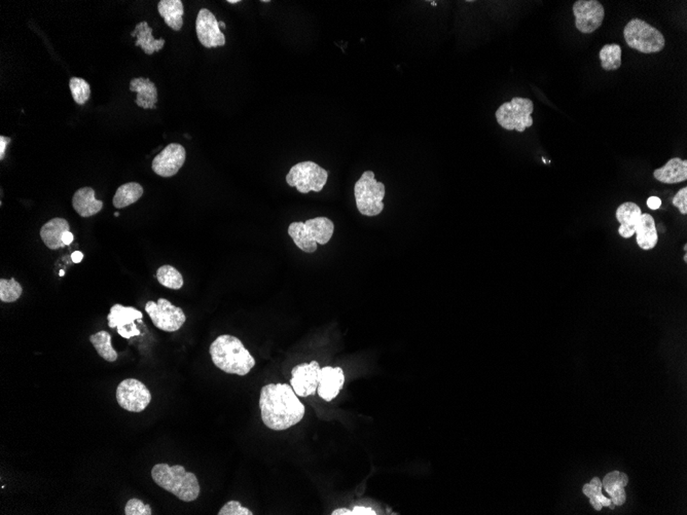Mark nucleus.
Returning a JSON list of instances; mask_svg holds the SVG:
<instances>
[{
	"label": "nucleus",
	"instance_id": "1",
	"mask_svg": "<svg viewBox=\"0 0 687 515\" xmlns=\"http://www.w3.org/2000/svg\"><path fill=\"white\" fill-rule=\"evenodd\" d=\"M260 409L263 424L271 430L291 428L304 418L305 407L289 383H269L261 391Z\"/></svg>",
	"mask_w": 687,
	"mask_h": 515
},
{
	"label": "nucleus",
	"instance_id": "2",
	"mask_svg": "<svg viewBox=\"0 0 687 515\" xmlns=\"http://www.w3.org/2000/svg\"><path fill=\"white\" fill-rule=\"evenodd\" d=\"M210 356L214 365L225 374L244 376L256 366V359L242 341L233 335L223 334L210 346Z\"/></svg>",
	"mask_w": 687,
	"mask_h": 515
},
{
	"label": "nucleus",
	"instance_id": "3",
	"mask_svg": "<svg viewBox=\"0 0 687 515\" xmlns=\"http://www.w3.org/2000/svg\"><path fill=\"white\" fill-rule=\"evenodd\" d=\"M151 477L158 486L183 502H193L200 495L196 474L188 472L181 465L157 464L151 470Z\"/></svg>",
	"mask_w": 687,
	"mask_h": 515
},
{
	"label": "nucleus",
	"instance_id": "4",
	"mask_svg": "<svg viewBox=\"0 0 687 515\" xmlns=\"http://www.w3.org/2000/svg\"><path fill=\"white\" fill-rule=\"evenodd\" d=\"M335 225L328 217H316L306 223H293L289 227V234L296 246L306 253H313L317 245H326L331 241Z\"/></svg>",
	"mask_w": 687,
	"mask_h": 515
},
{
	"label": "nucleus",
	"instance_id": "5",
	"mask_svg": "<svg viewBox=\"0 0 687 515\" xmlns=\"http://www.w3.org/2000/svg\"><path fill=\"white\" fill-rule=\"evenodd\" d=\"M385 195V184L376 181L373 171H366L355 183L354 196L357 209L362 216H379L384 209Z\"/></svg>",
	"mask_w": 687,
	"mask_h": 515
},
{
	"label": "nucleus",
	"instance_id": "6",
	"mask_svg": "<svg viewBox=\"0 0 687 515\" xmlns=\"http://www.w3.org/2000/svg\"><path fill=\"white\" fill-rule=\"evenodd\" d=\"M627 45L643 54H655L664 50L666 39L662 32L640 19H633L623 29Z\"/></svg>",
	"mask_w": 687,
	"mask_h": 515
},
{
	"label": "nucleus",
	"instance_id": "7",
	"mask_svg": "<svg viewBox=\"0 0 687 515\" xmlns=\"http://www.w3.org/2000/svg\"><path fill=\"white\" fill-rule=\"evenodd\" d=\"M534 104L528 98L515 97L511 102H506L496 111V120L500 127L508 131L517 130L524 132L525 129L533 125L532 115Z\"/></svg>",
	"mask_w": 687,
	"mask_h": 515
},
{
	"label": "nucleus",
	"instance_id": "8",
	"mask_svg": "<svg viewBox=\"0 0 687 515\" xmlns=\"http://www.w3.org/2000/svg\"><path fill=\"white\" fill-rule=\"evenodd\" d=\"M328 179V171L311 161L296 164L286 175L287 184L296 188L300 194L321 192Z\"/></svg>",
	"mask_w": 687,
	"mask_h": 515
},
{
	"label": "nucleus",
	"instance_id": "9",
	"mask_svg": "<svg viewBox=\"0 0 687 515\" xmlns=\"http://www.w3.org/2000/svg\"><path fill=\"white\" fill-rule=\"evenodd\" d=\"M146 311L153 325L163 332H177L186 321L182 309L175 306L168 299H160L158 302L149 300L146 304Z\"/></svg>",
	"mask_w": 687,
	"mask_h": 515
},
{
	"label": "nucleus",
	"instance_id": "10",
	"mask_svg": "<svg viewBox=\"0 0 687 515\" xmlns=\"http://www.w3.org/2000/svg\"><path fill=\"white\" fill-rule=\"evenodd\" d=\"M116 400L122 409L131 413H141L151 403V394L144 383L127 379L118 386Z\"/></svg>",
	"mask_w": 687,
	"mask_h": 515
},
{
	"label": "nucleus",
	"instance_id": "11",
	"mask_svg": "<svg viewBox=\"0 0 687 515\" xmlns=\"http://www.w3.org/2000/svg\"><path fill=\"white\" fill-rule=\"evenodd\" d=\"M575 26L581 34H590L602 25L604 6L597 0H578L573 4Z\"/></svg>",
	"mask_w": 687,
	"mask_h": 515
},
{
	"label": "nucleus",
	"instance_id": "12",
	"mask_svg": "<svg viewBox=\"0 0 687 515\" xmlns=\"http://www.w3.org/2000/svg\"><path fill=\"white\" fill-rule=\"evenodd\" d=\"M320 372L321 368L317 361L302 363L293 368L291 386L298 397H309L317 393Z\"/></svg>",
	"mask_w": 687,
	"mask_h": 515
},
{
	"label": "nucleus",
	"instance_id": "13",
	"mask_svg": "<svg viewBox=\"0 0 687 515\" xmlns=\"http://www.w3.org/2000/svg\"><path fill=\"white\" fill-rule=\"evenodd\" d=\"M144 314L133 306H125L116 304L111 306L107 316L109 328H118V334L124 339H131L141 334L135 324L136 320H142Z\"/></svg>",
	"mask_w": 687,
	"mask_h": 515
},
{
	"label": "nucleus",
	"instance_id": "14",
	"mask_svg": "<svg viewBox=\"0 0 687 515\" xmlns=\"http://www.w3.org/2000/svg\"><path fill=\"white\" fill-rule=\"evenodd\" d=\"M196 31L197 38L204 48L213 49L225 45V36L221 31L218 21L207 8H202L197 14Z\"/></svg>",
	"mask_w": 687,
	"mask_h": 515
},
{
	"label": "nucleus",
	"instance_id": "15",
	"mask_svg": "<svg viewBox=\"0 0 687 515\" xmlns=\"http://www.w3.org/2000/svg\"><path fill=\"white\" fill-rule=\"evenodd\" d=\"M186 159V148L180 144L171 143L153 159L151 168L159 176L172 177L179 172Z\"/></svg>",
	"mask_w": 687,
	"mask_h": 515
},
{
	"label": "nucleus",
	"instance_id": "16",
	"mask_svg": "<svg viewBox=\"0 0 687 515\" xmlns=\"http://www.w3.org/2000/svg\"><path fill=\"white\" fill-rule=\"evenodd\" d=\"M345 383L344 370L341 367L326 366L320 372L317 393L324 401L331 402L337 398Z\"/></svg>",
	"mask_w": 687,
	"mask_h": 515
},
{
	"label": "nucleus",
	"instance_id": "17",
	"mask_svg": "<svg viewBox=\"0 0 687 515\" xmlns=\"http://www.w3.org/2000/svg\"><path fill=\"white\" fill-rule=\"evenodd\" d=\"M70 232V225L64 218H53L41 230V238L50 250L64 248L63 236Z\"/></svg>",
	"mask_w": 687,
	"mask_h": 515
},
{
	"label": "nucleus",
	"instance_id": "18",
	"mask_svg": "<svg viewBox=\"0 0 687 515\" xmlns=\"http://www.w3.org/2000/svg\"><path fill=\"white\" fill-rule=\"evenodd\" d=\"M642 216L640 207L633 202H625L616 209V220L620 223L618 234L623 239H630L635 234V227Z\"/></svg>",
	"mask_w": 687,
	"mask_h": 515
},
{
	"label": "nucleus",
	"instance_id": "19",
	"mask_svg": "<svg viewBox=\"0 0 687 515\" xmlns=\"http://www.w3.org/2000/svg\"><path fill=\"white\" fill-rule=\"evenodd\" d=\"M636 242L641 249L648 251L655 248L658 242L655 218L648 213H642L635 227Z\"/></svg>",
	"mask_w": 687,
	"mask_h": 515
},
{
	"label": "nucleus",
	"instance_id": "20",
	"mask_svg": "<svg viewBox=\"0 0 687 515\" xmlns=\"http://www.w3.org/2000/svg\"><path fill=\"white\" fill-rule=\"evenodd\" d=\"M74 209L82 217L96 216L102 210L103 202L95 198V190L92 188H83L76 190L72 198Z\"/></svg>",
	"mask_w": 687,
	"mask_h": 515
},
{
	"label": "nucleus",
	"instance_id": "21",
	"mask_svg": "<svg viewBox=\"0 0 687 515\" xmlns=\"http://www.w3.org/2000/svg\"><path fill=\"white\" fill-rule=\"evenodd\" d=\"M656 181L665 184L684 183L687 179V161L673 157L662 168L653 172Z\"/></svg>",
	"mask_w": 687,
	"mask_h": 515
},
{
	"label": "nucleus",
	"instance_id": "22",
	"mask_svg": "<svg viewBox=\"0 0 687 515\" xmlns=\"http://www.w3.org/2000/svg\"><path fill=\"white\" fill-rule=\"evenodd\" d=\"M130 90L137 93L135 102L138 106L144 109H155V103L158 102L157 87L149 78H134L130 83Z\"/></svg>",
	"mask_w": 687,
	"mask_h": 515
},
{
	"label": "nucleus",
	"instance_id": "23",
	"mask_svg": "<svg viewBox=\"0 0 687 515\" xmlns=\"http://www.w3.org/2000/svg\"><path fill=\"white\" fill-rule=\"evenodd\" d=\"M158 10L165 23L174 30L180 31L183 25L184 10L181 0H162L158 4Z\"/></svg>",
	"mask_w": 687,
	"mask_h": 515
},
{
	"label": "nucleus",
	"instance_id": "24",
	"mask_svg": "<svg viewBox=\"0 0 687 515\" xmlns=\"http://www.w3.org/2000/svg\"><path fill=\"white\" fill-rule=\"evenodd\" d=\"M131 36L137 37L135 45L141 48L146 54L153 55V52H159L164 48V39L153 38V28L149 27L148 22L137 24Z\"/></svg>",
	"mask_w": 687,
	"mask_h": 515
},
{
	"label": "nucleus",
	"instance_id": "25",
	"mask_svg": "<svg viewBox=\"0 0 687 515\" xmlns=\"http://www.w3.org/2000/svg\"><path fill=\"white\" fill-rule=\"evenodd\" d=\"M627 481L629 479H627V474L618 472V471H614V472L606 475L602 486H604L606 492L609 494L610 499L614 505L620 506L625 503V493L623 488L627 486Z\"/></svg>",
	"mask_w": 687,
	"mask_h": 515
},
{
	"label": "nucleus",
	"instance_id": "26",
	"mask_svg": "<svg viewBox=\"0 0 687 515\" xmlns=\"http://www.w3.org/2000/svg\"><path fill=\"white\" fill-rule=\"evenodd\" d=\"M144 188L137 183H129L123 184L116 190L113 197V203L116 209H123L128 207L132 204L136 203L142 195H144Z\"/></svg>",
	"mask_w": 687,
	"mask_h": 515
},
{
	"label": "nucleus",
	"instance_id": "27",
	"mask_svg": "<svg viewBox=\"0 0 687 515\" xmlns=\"http://www.w3.org/2000/svg\"><path fill=\"white\" fill-rule=\"evenodd\" d=\"M90 341L97 351L100 357L107 362H115L118 359V353L111 346V335L107 332H99L90 337Z\"/></svg>",
	"mask_w": 687,
	"mask_h": 515
},
{
	"label": "nucleus",
	"instance_id": "28",
	"mask_svg": "<svg viewBox=\"0 0 687 515\" xmlns=\"http://www.w3.org/2000/svg\"><path fill=\"white\" fill-rule=\"evenodd\" d=\"M622 48L616 43L605 45L599 52L601 66L606 71H614L622 66Z\"/></svg>",
	"mask_w": 687,
	"mask_h": 515
},
{
	"label": "nucleus",
	"instance_id": "29",
	"mask_svg": "<svg viewBox=\"0 0 687 515\" xmlns=\"http://www.w3.org/2000/svg\"><path fill=\"white\" fill-rule=\"evenodd\" d=\"M157 279L160 284L173 290H179L183 286V277L179 269L169 264L158 269Z\"/></svg>",
	"mask_w": 687,
	"mask_h": 515
},
{
	"label": "nucleus",
	"instance_id": "30",
	"mask_svg": "<svg viewBox=\"0 0 687 515\" xmlns=\"http://www.w3.org/2000/svg\"><path fill=\"white\" fill-rule=\"evenodd\" d=\"M23 295L21 284L12 278L0 280V300L4 302H15Z\"/></svg>",
	"mask_w": 687,
	"mask_h": 515
},
{
	"label": "nucleus",
	"instance_id": "31",
	"mask_svg": "<svg viewBox=\"0 0 687 515\" xmlns=\"http://www.w3.org/2000/svg\"><path fill=\"white\" fill-rule=\"evenodd\" d=\"M69 87L72 97L78 104H85L91 97V87L83 78H72L69 82Z\"/></svg>",
	"mask_w": 687,
	"mask_h": 515
},
{
	"label": "nucleus",
	"instance_id": "32",
	"mask_svg": "<svg viewBox=\"0 0 687 515\" xmlns=\"http://www.w3.org/2000/svg\"><path fill=\"white\" fill-rule=\"evenodd\" d=\"M125 514L126 515H151L153 510L148 504H144L141 500L130 499L127 502L125 507Z\"/></svg>",
	"mask_w": 687,
	"mask_h": 515
},
{
	"label": "nucleus",
	"instance_id": "33",
	"mask_svg": "<svg viewBox=\"0 0 687 515\" xmlns=\"http://www.w3.org/2000/svg\"><path fill=\"white\" fill-rule=\"evenodd\" d=\"M218 515H254V512L238 501H230L219 510Z\"/></svg>",
	"mask_w": 687,
	"mask_h": 515
},
{
	"label": "nucleus",
	"instance_id": "34",
	"mask_svg": "<svg viewBox=\"0 0 687 515\" xmlns=\"http://www.w3.org/2000/svg\"><path fill=\"white\" fill-rule=\"evenodd\" d=\"M672 204L678 208L680 213L686 216L687 214V188H681L677 194L675 195L673 199H672Z\"/></svg>",
	"mask_w": 687,
	"mask_h": 515
},
{
	"label": "nucleus",
	"instance_id": "35",
	"mask_svg": "<svg viewBox=\"0 0 687 515\" xmlns=\"http://www.w3.org/2000/svg\"><path fill=\"white\" fill-rule=\"evenodd\" d=\"M602 482L598 477H595L590 484H585L583 486V493H585V496L589 497V498H596L598 495L602 493Z\"/></svg>",
	"mask_w": 687,
	"mask_h": 515
},
{
	"label": "nucleus",
	"instance_id": "36",
	"mask_svg": "<svg viewBox=\"0 0 687 515\" xmlns=\"http://www.w3.org/2000/svg\"><path fill=\"white\" fill-rule=\"evenodd\" d=\"M377 512L370 507H364V506H356V507L353 508L352 515H376Z\"/></svg>",
	"mask_w": 687,
	"mask_h": 515
},
{
	"label": "nucleus",
	"instance_id": "37",
	"mask_svg": "<svg viewBox=\"0 0 687 515\" xmlns=\"http://www.w3.org/2000/svg\"><path fill=\"white\" fill-rule=\"evenodd\" d=\"M11 142V138L4 137V136H0V160L4 159V155H6V148H8V143Z\"/></svg>",
	"mask_w": 687,
	"mask_h": 515
},
{
	"label": "nucleus",
	"instance_id": "38",
	"mask_svg": "<svg viewBox=\"0 0 687 515\" xmlns=\"http://www.w3.org/2000/svg\"><path fill=\"white\" fill-rule=\"evenodd\" d=\"M647 206L651 210L660 209V206H662V199L658 198V197H651V198L647 199Z\"/></svg>",
	"mask_w": 687,
	"mask_h": 515
},
{
	"label": "nucleus",
	"instance_id": "39",
	"mask_svg": "<svg viewBox=\"0 0 687 515\" xmlns=\"http://www.w3.org/2000/svg\"><path fill=\"white\" fill-rule=\"evenodd\" d=\"M83 258V254L81 251H74V253H72L71 260L74 264H80V262H82Z\"/></svg>",
	"mask_w": 687,
	"mask_h": 515
},
{
	"label": "nucleus",
	"instance_id": "40",
	"mask_svg": "<svg viewBox=\"0 0 687 515\" xmlns=\"http://www.w3.org/2000/svg\"><path fill=\"white\" fill-rule=\"evenodd\" d=\"M74 234H72L71 232H67V233L63 236V242H64L66 246H68V245H70L72 242H74Z\"/></svg>",
	"mask_w": 687,
	"mask_h": 515
},
{
	"label": "nucleus",
	"instance_id": "41",
	"mask_svg": "<svg viewBox=\"0 0 687 515\" xmlns=\"http://www.w3.org/2000/svg\"><path fill=\"white\" fill-rule=\"evenodd\" d=\"M333 515H352V510L347 509V508H340V509L333 510Z\"/></svg>",
	"mask_w": 687,
	"mask_h": 515
},
{
	"label": "nucleus",
	"instance_id": "42",
	"mask_svg": "<svg viewBox=\"0 0 687 515\" xmlns=\"http://www.w3.org/2000/svg\"><path fill=\"white\" fill-rule=\"evenodd\" d=\"M218 24H219V27H221V28H225V27H227V25H225V22L219 21L218 22Z\"/></svg>",
	"mask_w": 687,
	"mask_h": 515
},
{
	"label": "nucleus",
	"instance_id": "43",
	"mask_svg": "<svg viewBox=\"0 0 687 515\" xmlns=\"http://www.w3.org/2000/svg\"><path fill=\"white\" fill-rule=\"evenodd\" d=\"M228 2L232 4H236V3H239V2H240V0H229V1Z\"/></svg>",
	"mask_w": 687,
	"mask_h": 515
},
{
	"label": "nucleus",
	"instance_id": "44",
	"mask_svg": "<svg viewBox=\"0 0 687 515\" xmlns=\"http://www.w3.org/2000/svg\"><path fill=\"white\" fill-rule=\"evenodd\" d=\"M59 274H60V275H59V276H60V277H63V276L65 275V271H63V269H61L60 273H59Z\"/></svg>",
	"mask_w": 687,
	"mask_h": 515
},
{
	"label": "nucleus",
	"instance_id": "45",
	"mask_svg": "<svg viewBox=\"0 0 687 515\" xmlns=\"http://www.w3.org/2000/svg\"><path fill=\"white\" fill-rule=\"evenodd\" d=\"M683 260H684V262H687V255H686H686H684Z\"/></svg>",
	"mask_w": 687,
	"mask_h": 515
},
{
	"label": "nucleus",
	"instance_id": "46",
	"mask_svg": "<svg viewBox=\"0 0 687 515\" xmlns=\"http://www.w3.org/2000/svg\"><path fill=\"white\" fill-rule=\"evenodd\" d=\"M431 4H432V6H436V1H432L431 2Z\"/></svg>",
	"mask_w": 687,
	"mask_h": 515
},
{
	"label": "nucleus",
	"instance_id": "47",
	"mask_svg": "<svg viewBox=\"0 0 687 515\" xmlns=\"http://www.w3.org/2000/svg\"><path fill=\"white\" fill-rule=\"evenodd\" d=\"M115 216H116V217L120 216V213H118V212H116Z\"/></svg>",
	"mask_w": 687,
	"mask_h": 515
},
{
	"label": "nucleus",
	"instance_id": "48",
	"mask_svg": "<svg viewBox=\"0 0 687 515\" xmlns=\"http://www.w3.org/2000/svg\"><path fill=\"white\" fill-rule=\"evenodd\" d=\"M683 249H684V251H686V252L687 251V250H686L687 249V245H684V248Z\"/></svg>",
	"mask_w": 687,
	"mask_h": 515
}]
</instances>
